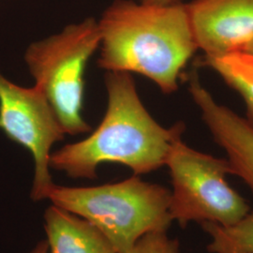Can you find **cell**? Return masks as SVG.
<instances>
[{
  "mask_svg": "<svg viewBox=\"0 0 253 253\" xmlns=\"http://www.w3.org/2000/svg\"><path fill=\"white\" fill-rule=\"evenodd\" d=\"M105 86L107 108L100 125L85 139L51 154L50 168L72 178L96 179L102 163L125 165L135 175L165 166L184 124L160 125L144 106L130 73L107 72Z\"/></svg>",
  "mask_w": 253,
  "mask_h": 253,
  "instance_id": "obj_1",
  "label": "cell"
},
{
  "mask_svg": "<svg viewBox=\"0 0 253 253\" xmlns=\"http://www.w3.org/2000/svg\"><path fill=\"white\" fill-rule=\"evenodd\" d=\"M98 24L100 68L142 74L164 94L177 90L182 71L198 50L187 4L116 0Z\"/></svg>",
  "mask_w": 253,
  "mask_h": 253,
  "instance_id": "obj_2",
  "label": "cell"
},
{
  "mask_svg": "<svg viewBox=\"0 0 253 253\" xmlns=\"http://www.w3.org/2000/svg\"><path fill=\"white\" fill-rule=\"evenodd\" d=\"M47 199L94 224L117 253L130 250L148 234L167 232L172 222L171 191L135 174L126 180L95 187L54 184Z\"/></svg>",
  "mask_w": 253,
  "mask_h": 253,
  "instance_id": "obj_3",
  "label": "cell"
},
{
  "mask_svg": "<svg viewBox=\"0 0 253 253\" xmlns=\"http://www.w3.org/2000/svg\"><path fill=\"white\" fill-rule=\"evenodd\" d=\"M100 44L99 24L88 18L33 42L25 54L35 84L44 93L66 134L90 131L83 118L84 72Z\"/></svg>",
  "mask_w": 253,
  "mask_h": 253,
  "instance_id": "obj_4",
  "label": "cell"
},
{
  "mask_svg": "<svg viewBox=\"0 0 253 253\" xmlns=\"http://www.w3.org/2000/svg\"><path fill=\"white\" fill-rule=\"evenodd\" d=\"M165 166L172 180L170 214L182 228L190 222L230 226L251 211L247 201L227 182V159L191 148L182 136L172 145Z\"/></svg>",
  "mask_w": 253,
  "mask_h": 253,
  "instance_id": "obj_5",
  "label": "cell"
},
{
  "mask_svg": "<svg viewBox=\"0 0 253 253\" xmlns=\"http://www.w3.org/2000/svg\"><path fill=\"white\" fill-rule=\"evenodd\" d=\"M0 129L32 155L31 199H47V193L54 184L50 172L51 149L63 140L66 132L40 87L36 84L29 88L20 86L0 73Z\"/></svg>",
  "mask_w": 253,
  "mask_h": 253,
  "instance_id": "obj_6",
  "label": "cell"
},
{
  "mask_svg": "<svg viewBox=\"0 0 253 253\" xmlns=\"http://www.w3.org/2000/svg\"><path fill=\"white\" fill-rule=\"evenodd\" d=\"M190 27L206 56L245 52L253 41V0H193Z\"/></svg>",
  "mask_w": 253,
  "mask_h": 253,
  "instance_id": "obj_7",
  "label": "cell"
},
{
  "mask_svg": "<svg viewBox=\"0 0 253 253\" xmlns=\"http://www.w3.org/2000/svg\"><path fill=\"white\" fill-rule=\"evenodd\" d=\"M202 119L215 142L227 155L231 174L239 176L253 191V127L246 118L217 103L208 89L193 97Z\"/></svg>",
  "mask_w": 253,
  "mask_h": 253,
  "instance_id": "obj_8",
  "label": "cell"
},
{
  "mask_svg": "<svg viewBox=\"0 0 253 253\" xmlns=\"http://www.w3.org/2000/svg\"><path fill=\"white\" fill-rule=\"evenodd\" d=\"M44 227L49 253H117L94 224L55 205L46 209Z\"/></svg>",
  "mask_w": 253,
  "mask_h": 253,
  "instance_id": "obj_9",
  "label": "cell"
},
{
  "mask_svg": "<svg viewBox=\"0 0 253 253\" xmlns=\"http://www.w3.org/2000/svg\"><path fill=\"white\" fill-rule=\"evenodd\" d=\"M204 64L215 71L241 96L246 105V120L253 127V54L237 52L220 56H206Z\"/></svg>",
  "mask_w": 253,
  "mask_h": 253,
  "instance_id": "obj_10",
  "label": "cell"
},
{
  "mask_svg": "<svg viewBox=\"0 0 253 253\" xmlns=\"http://www.w3.org/2000/svg\"><path fill=\"white\" fill-rule=\"evenodd\" d=\"M211 237L208 245L210 253H253V211L230 226L216 223H202Z\"/></svg>",
  "mask_w": 253,
  "mask_h": 253,
  "instance_id": "obj_11",
  "label": "cell"
},
{
  "mask_svg": "<svg viewBox=\"0 0 253 253\" xmlns=\"http://www.w3.org/2000/svg\"><path fill=\"white\" fill-rule=\"evenodd\" d=\"M122 253H181L180 245L167 232H157L143 236L134 247Z\"/></svg>",
  "mask_w": 253,
  "mask_h": 253,
  "instance_id": "obj_12",
  "label": "cell"
},
{
  "mask_svg": "<svg viewBox=\"0 0 253 253\" xmlns=\"http://www.w3.org/2000/svg\"><path fill=\"white\" fill-rule=\"evenodd\" d=\"M179 0H142L145 4H150V5H159V6H165V5H171L173 3L178 2Z\"/></svg>",
  "mask_w": 253,
  "mask_h": 253,
  "instance_id": "obj_13",
  "label": "cell"
},
{
  "mask_svg": "<svg viewBox=\"0 0 253 253\" xmlns=\"http://www.w3.org/2000/svg\"><path fill=\"white\" fill-rule=\"evenodd\" d=\"M29 253H49V248L46 240L39 242L36 247Z\"/></svg>",
  "mask_w": 253,
  "mask_h": 253,
  "instance_id": "obj_14",
  "label": "cell"
},
{
  "mask_svg": "<svg viewBox=\"0 0 253 253\" xmlns=\"http://www.w3.org/2000/svg\"><path fill=\"white\" fill-rule=\"evenodd\" d=\"M245 52H247V53H249V54H253V41L249 45L247 46Z\"/></svg>",
  "mask_w": 253,
  "mask_h": 253,
  "instance_id": "obj_15",
  "label": "cell"
}]
</instances>
